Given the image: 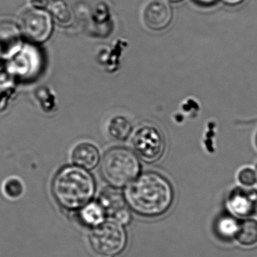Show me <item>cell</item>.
Instances as JSON below:
<instances>
[{
    "label": "cell",
    "mask_w": 257,
    "mask_h": 257,
    "mask_svg": "<svg viewBox=\"0 0 257 257\" xmlns=\"http://www.w3.org/2000/svg\"><path fill=\"white\" fill-rule=\"evenodd\" d=\"M133 131L131 122L125 116H117L112 118L108 125V134L117 140H124Z\"/></svg>",
    "instance_id": "cell-15"
},
{
    "label": "cell",
    "mask_w": 257,
    "mask_h": 257,
    "mask_svg": "<svg viewBox=\"0 0 257 257\" xmlns=\"http://www.w3.org/2000/svg\"><path fill=\"white\" fill-rule=\"evenodd\" d=\"M123 196L128 209L147 219L164 215L175 201V191L170 181L154 172L140 174L125 187Z\"/></svg>",
    "instance_id": "cell-1"
},
{
    "label": "cell",
    "mask_w": 257,
    "mask_h": 257,
    "mask_svg": "<svg viewBox=\"0 0 257 257\" xmlns=\"http://www.w3.org/2000/svg\"><path fill=\"white\" fill-rule=\"evenodd\" d=\"M80 219L85 226L94 229L107 220L106 214L99 202H90L79 210Z\"/></svg>",
    "instance_id": "cell-12"
},
{
    "label": "cell",
    "mask_w": 257,
    "mask_h": 257,
    "mask_svg": "<svg viewBox=\"0 0 257 257\" xmlns=\"http://www.w3.org/2000/svg\"><path fill=\"white\" fill-rule=\"evenodd\" d=\"M97 202L103 208L107 218H113L116 214L127 208L123 193L120 189L110 187L102 190Z\"/></svg>",
    "instance_id": "cell-10"
},
{
    "label": "cell",
    "mask_w": 257,
    "mask_h": 257,
    "mask_svg": "<svg viewBox=\"0 0 257 257\" xmlns=\"http://www.w3.org/2000/svg\"><path fill=\"white\" fill-rule=\"evenodd\" d=\"M89 241L92 249L98 254L116 256L126 248L127 233L124 226L109 219L92 229Z\"/></svg>",
    "instance_id": "cell-4"
},
{
    "label": "cell",
    "mask_w": 257,
    "mask_h": 257,
    "mask_svg": "<svg viewBox=\"0 0 257 257\" xmlns=\"http://www.w3.org/2000/svg\"><path fill=\"white\" fill-rule=\"evenodd\" d=\"M173 14L166 0H151L143 11L145 25L153 30H162L170 24Z\"/></svg>",
    "instance_id": "cell-8"
},
{
    "label": "cell",
    "mask_w": 257,
    "mask_h": 257,
    "mask_svg": "<svg viewBox=\"0 0 257 257\" xmlns=\"http://www.w3.org/2000/svg\"><path fill=\"white\" fill-rule=\"evenodd\" d=\"M30 3L35 9H44L49 4V0H30Z\"/></svg>",
    "instance_id": "cell-19"
},
{
    "label": "cell",
    "mask_w": 257,
    "mask_h": 257,
    "mask_svg": "<svg viewBox=\"0 0 257 257\" xmlns=\"http://www.w3.org/2000/svg\"><path fill=\"white\" fill-rule=\"evenodd\" d=\"M196 1L202 6H209L214 4L217 0H196Z\"/></svg>",
    "instance_id": "cell-21"
},
{
    "label": "cell",
    "mask_w": 257,
    "mask_h": 257,
    "mask_svg": "<svg viewBox=\"0 0 257 257\" xmlns=\"http://www.w3.org/2000/svg\"><path fill=\"white\" fill-rule=\"evenodd\" d=\"M20 29L29 40L42 43L49 39L52 33V18L44 9L33 8L23 14Z\"/></svg>",
    "instance_id": "cell-7"
},
{
    "label": "cell",
    "mask_w": 257,
    "mask_h": 257,
    "mask_svg": "<svg viewBox=\"0 0 257 257\" xmlns=\"http://www.w3.org/2000/svg\"><path fill=\"white\" fill-rule=\"evenodd\" d=\"M222 1H223L225 4L228 5V6H235L241 4L244 0H222Z\"/></svg>",
    "instance_id": "cell-20"
},
{
    "label": "cell",
    "mask_w": 257,
    "mask_h": 257,
    "mask_svg": "<svg viewBox=\"0 0 257 257\" xmlns=\"http://www.w3.org/2000/svg\"><path fill=\"white\" fill-rule=\"evenodd\" d=\"M254 142H255V146H256V147L257 148V131H256V134H255Z\"/></svg>",
    "instance_id": "cell-22"
},
{
    "label": "cell",
    "mask_w": 257,
    "mask_h": 257,
    "mask_svg": "<svg viewBox=\"0 0 257 257\" xmlns=\"http://www.w3.org/2000/svg\"><path fill=\"white\" fill-rule=\"evenodd\" d=\"M24 187L18 178H9L3 184V192L8 198L17 199L22 195Z\"/></svg>",
    "instance_id": "cell-17"
},
{
    "label": "cell",
    "mask_w": 257,
    "mask_h": 257,
    "mask_svg": "<svg viewBox=\"0 0 257 257\" xmlns=\"http://www.w3.org/2000/svg\"><path fill=\"white\" fill-rule=\"evenodd\" d=\"M51 12L55 21L60 25L66 27L73 22V12L63 2L57 1L53 3L51 7Z\"/></svg>",
    "instance_id": "cell-16"
},
{
    "label": "cell",
    "mask_w": 257,
    "mask_h": 257,
    "mask_svg": "<svg viewBox=\"0 0 257 257\" xmlns=\"http://www.w3.org/2000/svg\"><path fill=\"white\" fill-rule=\"evenodd\" d=\"M100 172L104 181L110 187L125 188L140 175V161L130 149L114 148L104 155Z\"/></svg>",
    "instance_id": "cell-3"
},
{
    "label": "cell",
    "mask_w": 257,
    "mask_h": 257,
    "mask_svg": "<svg viewBox=\"0 0 257 257\" xmlns=\"http://www.w3.org/2000/svg\"><path fill=\"white\" fill-rule=\"evenodd\" d=\"M238 181L242 185L251 187L256 182V175L253 169L245 167L238 174Z\"/></svg>",
    "instance_id": "cell-18"
},
{
    "label": "cell",
    "mask_w": 257,
    "mask_h": 257,
    "mask_svg": "<svg viewBox=\"0 0 257 257\" xmlns=\"http://www.w3.org/2000/svg\"><path fill=\"white\" fill-rule=\"evenodd\" d=\"M235 238L241 245L246 247L257 244V220L249 219L244 220L235 231Z\"/></svg>",
    "instance_id": "cell-14"
},
{
    "label": "cell",
    "mask_w": 257,
    "mask_h": 257,
    "mask_svg": "<svg viewBox=\"0 0 257 257\" xmlns=\"http://www.w3.org/2000/svg\"><path fill=\"white\" fill-rule=\"evenodd\" d=\"M232 210L241 216H249L254 212V198L244 190H235L231 196Z\"/></svg>",
    "instance_id": "cell-13"
},
{
    "label": "cell",
    "mask_w": 257,
    "mask_h": 257,
    "mask_svg": "<svg viewBox=\"0 0 257 257\" xmlns=\"http://www.w3.org/2000/svg\"><path fill=\"white\" fill-rule=\"evenodd\" d=\"M43 63L40 50L27 44L10 57L9 70L22 79H32L42 72Z\"/></svg>",
    "instance_id": "cell-6"
},
{
    "label": "cell",
    "mask_w": 257,
    "mask_h": 257,
    "mask_svg": "<svg viewBox=\"0 0 257 257\" xmlns=\"http://www.w3.org/2000/svg\"><path fill=\"white\" fill-rule=\"evenodd\" d=\"M72 161L75 165L87 170H93L97 167L100 161L99 149L89 143L77 145L72 152Z\"/></svg>",
    "instance_id": "cell-11"
},
{
    "label": "cell",
    "mask_w": 257,
    "mask_h": 257,
    "mask_svg": "<svg viewBox=\"0 0 257 257\" xmlns=\"http://www.w3.org/2000/svg\"><path fill=\"white\" fill-rule=\"evenodd\" d=\"M21 31L12 21H0V54L10 58L21 48Z\"/></svg>",
    "instance_id": "cell-9"
},
{
    "label": "cell",
    "mask_w": 257,
    "mask_h": 257,
    "mask_svg": "<svg viewBox=\"0 0 257 257\" xmlns=\"http://www.w3.org/2000/svg\"><path fill=\"white\" fill-rule=\"evenodd\" d=\"M2 57V55H1V54H0V57Z\"/></svg>",
    "instance_id": "cell-24"
},
{
    "label": "cell",
    "mask_w": 257,
    "mask_h": 257,
    "mask_svg": "<svg viewBox=\"0 0 257 257\" xmlns=\"http://www.w3.org/2000/svg\"><path fill=\"white\" fill-rule=\"evenodd\" d=\"M96 190L93 175L89 170L75 164L60 169L51 184L56 202L68 211H79L91 202Z\"/></svg>",
    "instance_id": "cell-2"
},
{
    "label": "cell",
    "mask_w": 257,
    "mask_h": 257,
    "mask_svg": "<svg viewBox=\"0 0 257 257\" xmlns=\"http://www.w3.org/2000/svg\"><path fill=\"white\" fill-rule=\"evenodd\" d=\"M133 145L137 155L148 163L158 161L163 157L166 146L161 131L152 125H143L138 128Z\"/></svg>",
    "instance_id": "cell-5"
},
{
    "label": "cell",
    "mask_w": 257,
    "mask_h": 257,
    "mask_svg": "<svg viewBox=\"0 0 257 257\" xmlns=\"http://www.w3.org/2000/svg\"><path fill=\"white\" fill-rule=\"evenodd\" d=\"M171 1H172V2H179V1H181V0H171Z\"/></svg>",
    "instance_id": "cell-23"
}]
</instances>
